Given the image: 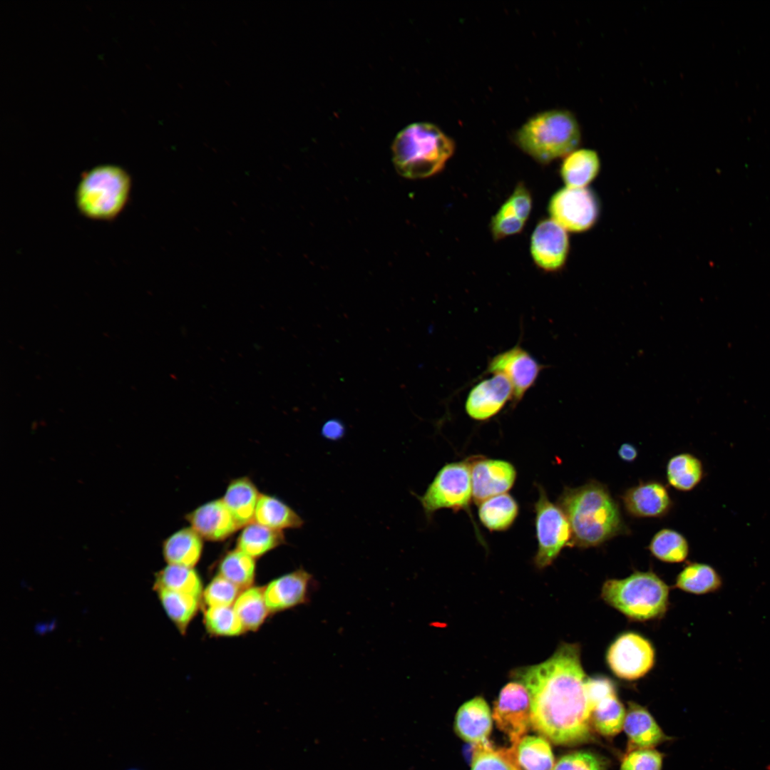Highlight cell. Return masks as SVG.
<instances>
[{"label":"cell","instance_id":"cell-39","mask_svg":"<svg viewBox=\"0 0 770 770\" xmlns=\"http://www.w3.org/2000/svg\"><path fill=\"white\" fill-rule=\"evenodd\" d=\"M553 770H607V763L596 754L578 751L560 757Z\"/></svg>","mask_w":770,"mask_h":770},{"label":"cell","instance_id":"cell-35","mask_svg":"<svg viewBox=\"0 0 770 770\" xmlns=\"http://www.w3.org/2000/svg\"><path fill=\"white\" fill-rule=\"evenodd\" d=\"M648 549L654 558L666 563H681L685 560L689 552L687 538L669 528L659 530L652 537Z\"/></svg>","mask_w":770,"mask_h":770},{"label":"cell","instance_id":"cell-29","mask_svg":"<svg viewBox=\"0 0 770 770\" xmlns=\"http://www.w3.org/2000/svg\"><path fill=\"white\" fill-rule=\"evenodd\" d=\"M154 589L186 593L201 599L204 590L201 578L194 568L169 564L156 573Z\"/></svg>","mask_w":770,"mask_h":770},{"label":"cell","instance_id":"cell-3","mask_svg":"<svg viewBox=\"0 0 770 770\" xmlns=\"http://www.w3.org/2000/svg\"><path fill=\"white\" fill-rule=\"evenodd\" d=\"M454 149L452 139L436 125L417 122L404 127L395 136L392 161L401 176L421 179L441 171Z\"/></svg>","mask_w":770,"mask_h":770},{"label":"cell","instance_id":"cell-22","mask_svg":"<svg viewBox=\"0 0 770 770\" xmlns=\"http://www.w3.org/2000/svg\"><path fill=\"white\" fill-rule=\"evenodd\" d=\"M260 494L247 477L234 479L229 483L222 499L240 528L254 521Z\"/></svg>","mask_w":770,"mask_h":770},{"label":"cell","instance_id":"cell-19","mask_svg":"<svg viewBox=\"0 0 770 770\" xmlns=\"http://www.w3.org/2000/svg\"><path fill=\"white\" fill-rule=\"evenodd\" d=\"M493 716L487 702L481 697H476L463 703L458 709L454 730L457 735L466 742L476 745L489 743L488 736L492 731Z\"/></svg>","mask_w":770,"mask_h":770},{"label":"cell","instance_id":"cell-1","mask_svg":"<svg viewBox=\"0 0 770 770\" xmlns=\"http://www.w3.org/2000/svg\"><path fill=\"white\" fill-rule=\"evenodd\" d=\"M510 674L528 691L535 732L557 745L593 739V704L579 645L563 643L545 661L515 669Z\"/></svg>","mask_w":770,"mask_h":770},{"label":"cell","instance_id":"cell-41","mask_svg":"<svg viewBox=\"0 0 770 770\" xmlns=\"http://www.w3.org/2000/svg\"><path fill=\"white\" fill-rule=\"evenodd\" d=\"M525 221L518 218L505 202L491 221V231L496 240L518 234L523 229Z\"/></svg>","mask_w":770,"mask_h":770},{"label":"cell","instance_id":"cell-4","mask_svg":"<svg viewBox=\"0 0 770 770\" xmlns=\"http://www.w3.org/2000/svg\"><path fill=\"white\" fill-rule=\"evenodd\" d=\"M515 138L525 153L541 163H548L578 149L581 130L571 112L555 109L530 118L518 130Z\"/></svg>","mask_w":770,"mask_h":770},{"label":"cell","instance_id":"cell-44","mask_svg":"<svg viewBox=\"0 0 770 770\" xmlns=\"http://www.w3.org/2000/svg\"><path fill=\"white\" fill-rule=\"evenodd\" d=\"M619 457L625 462H632L638 455L637 448L629 443H622L617 451Z\"/></svg>","mask_w":770,"mask_h":770},{"label":"cell","instance_id":"cell-11","mask_svg":"<svg viewBox=\"0 0 770 770\" xmlns=\"http://www.w3.org/2000/svg\"><path fill=\"white\" fill-rule=\"evenodd\" d=\"M530 699L528 689L514 680L500 690L493 704V719L513 745L516 744L531 727Z\"/></svg>","mask_w":770,"mask_h":770},{"label":"cell","instance_id":"cell-33","mask_svg":"<svg viewBox=\"0 0 770 770\" xmlns=\"http://www.w3.org/2000/svg\"><path fill=\"white\" fill-rule=\"evenodd\" d=\"M625 715V709L616 693L605 696L593 704V729L604 736H614L623 729Z\"/></svg>","mask_w":770,"mask_h":770},{"label":"cell","instance_id":"cell-31","mask_svg":"<svg viewBox=\"0 0 770 770\" xmlns=\"http://www.w3.org/2000/svg\"><path fill=\"white\" fill-rule=\"evenodd\" d=\"M704 468L701 460L689 453L672 456L667 465L669 484L680 491L693 490L702 480Z\"/></svg>","mask_w":770,"mask_h":770},{"label":"cell","instance_id":"cell-40","mask_svg":"<svg viewBox=\"0 0 770 770\" xmlns=\"http://www.w3.org/2000/svg\"><path fill=\"white\" fill-rule=\"evenodd\" d=\"M662 754L653 748H635L622 759L620 770H661Z\"/></svg>","mask_w":770,"mask_h":770},{"label":"cell","instance_id":"cell-36","mask_svg":"<svg viewBox=\"0 0 770 770\" xmlns=\"http://www.w3.org/2000/svg\"><path fill=\"white\" fill-rule=\"evenodd\" d=\"M203 622L207 632L214 636L235 637L246 632L232 606L206 607Z\"/></svg>","mask_w":770,"mask_h":770},{"label":"cell","instance_id":"cell-5","mask_svg":"<svg viewBox=\"0 0 770 770\" xmlns=\"http://www.w3.org/2000/svg\"><path fill=\"white\" fill-rule=\"evenodd\" d=\"M131 177L122 167L100 165L84 172L75 191L80 213L95 220H112L125 207L131 190Z\"/></svg>","mask_w":770,"mask_h":770},{"label":"cell","instance_id":"cell-45","mask_svg":"<svg viewBox=\"0 0 770 770\" xmlns=\"http://www.w3.org/2000/svg\"><path fill=\"white\" fill-rule=\"evenodd\" d=\"M126 770H139V769H134V768H130V769H126Z\"/></svg>","mask_w":770,"mask_h":770},{"label":"cell","instance_id":"cell-21","mask_svg":"<svg viewBox=\"0 0 770 770\" xmlns=\"http://www.w3.org/2000/svg\"><path fill=\"white\" fill-rule=\"evenodd\" d=\"M600 168V158L595 150L580 148L564 158L560 175L566 187L587 188L598 175Z\"/></svg>","mask_w":770,"mask_h":770},{"label":"cell","instance_id":"cell-9","mask_svg":"<svg viewBox=\"0 0 770 770\" xmlns=\"http://www.w3.org/2000/svg\"><path fill=\"white\" fill-rule=\"evenodd\" d=\"M548 211L551 219L565 230L583 232L597 222L601 206L597 195L587 187H565L551 197Z\"/></svg>","mask_w":770,"mask_h":770},{"label":"cell","instance_id":"cell-34","mask_svg":"<svg viewBox=\"0 0 770 770\" xmlns=\"http://www.w3.org/2000/svg\"><path fill=\"white\" fill-rule=\"evenodd\" d=\"M218 575L243 590L252 586L256 573L255 559L238 548L227 552L220 560Z\"/></svg>","mask_w":770,"mask_h":770},{"label":"cell","instance_id":"cell-23","mask_svg":"<svg viewBox=\"0 0 770 770\" xmlns=\"http://www.w3.org/2000/svg\"><path fill=\"white\" fill-rule=\"evenodd\" d=\"M202 538L191 527L180 529L163 543V555L169 565L194 568L202 553Z\"/></svg>","mask_w":770,"mask_h":770},{"label":"cell","instance_id":"cell-38","mask_svg":"<svg viewBox=\"0 0 770 770\" xmlns=\"http://www.w3.org/2000/svg\"><path fill=\"white\" fill-rule=\"evenodd\" d=\"M241 591L235 584L217 575L203 590L202 600L206 607L232 606Z\"/></svg>","mask_w":770,"mask_h":770},{"label":"cell","instance_id":"cell-10","mask_svg":"<svg viewBox=\"0 0 770 770\" xmlns=\"http://www.w3.org/2000/svg\"><path fill=\"white\" fill-rule=\"evenodd\" d=\"M654 649L651 642L635 632L620 635L609 647L607 663L617 677L632 681L644 677L654 664Z\"/></svg>","mask_w":770,"mask_h":770},{"label":"cell","instance_id":"cell-30","mask_svg":"<svg viewBox=\"0 0 770 770\" xmlns=\"http://www.w3.org/2000/svg\"><path fill=\"white\" fill-rule=\"evenodd\" d=\"M156 592L168 617L180 633L185 635L200 609L202 599L192 595L168 590H158Z\"/></svg>","mask_w":770,"mask_h":770},{"label":"cell","instance_id":"cell-43","mask_svg":"<svg viewBox=\"0 0 770 770\" xmlns=\"http://www.w3.org/2000/svg\"><path fill=\"white\" fill-rule=\"evenodd\" d=\"M321 433L325 438L336 441L344 435L345 426L341 421L332 419L324 423Z\"/></svg>","mask_w":770,"mask_h":770},{"label":"cell","instance_id":"cell-14","mask_svg":"<svg viewBox=\"0 0 770 770\" xmlns=\"http://www.w3.org/2000/svg\"><path fill=\"white\" fill-rule=\"evenodd\" d=\"M313 575L299 568L271 580L264 589L270 613L288 610L307 604L314 589Z\"/></svg>","mask_w":770,"mask_h":770},{"label":"cell","instance_id":"cell-7","mask_svg":"<svg viewBox=\"0 0 770 770\" xmlns=\"http://www.w3.org/2000/svg\"><path fill=\"white\" fill-rule=\"evenodd\" d=\"M418 498L428 520L443 508L470 512L473 492L468 458L444 465Z\"/></svg>","mask_w":770,"mask_h":770},{"label":"cell","instance_id":"cell-2","mask_svg":"<svg viewBox=\"0 0 770 770\" xmlns=\"http://www.w3.org/2000/svg\"><path fill=\"white\" fill-rule=\"evenodd\" d=\"M557 504L570 525L573 546L596 547L630 533L618 503L607 486L599 481L591 480L576 488L565 487Z\"/></svg>","mask_w":770,"mask_h":770},{"label":"cell","instance_id":"cell-13","mask_svg":"<svg viewBox=\"0 0 770 770\" xmlns=\"http://www.w3.org/2000/svg\"><path fill=\"white\" fill-rule=\"evenodd\" d=\"M471 467L473 501H482L505 493L514 485L517 471L509 461L477 456L468 458Z\"/></svg>","mask_w":770,"mask_h":770},{"label":"cell","instance_id":"cell-27","mask_svg":"<svg viewBox=\"0 0 770 770\" xmlns=\"http://www.w3.org/2000/svg\"><path fill=\"white\" fill-rule=\"evenodd\" d=\"M254 521L279 530L300 528L304 525L303 519L282 500L262 493L257 504Z\"/></svg>","mask_w":770,"mask_h":770},{"label":"cell","instance_id":"cell-6","mask_svg":"<svg viewBox=\"0 0 770 770\" xmlns=\"http://www.w3.org/2000/svg\"><path fill=\"white\" fill-rule=\"evenodd\" d=\"M609 605L636 621L662 617L669 605V587L652 571H636L623 579H609L601 590Z\"/></svg>","mask_w":770,"mask_h":770},{"label":"cell","instance_id":"cell-24","mask_svg":"<svg viewBox=\"0 0 770 770\" xmlns=\"http://www.w3.org/2000/svg\"><path fill=\"white\" fill-rule=\"evenodd\" d=\"M509 749L518 770H553L554 755L543 736L525 735Z\"/></svg>","mask_w":770,"mask_h":770},{"label":"cell","instance_id":"cell-16","mask_svg":"<svg viewBox=\"0 0 770 770\" xmlns=\"http://www.w3.org/2000/svg\"><path fill=\"white\" fill-rule=\"evenodd\" d=\"M513 387L507 378L502 374H493L470 390L465 409L470 418L486 421L497 415L509 400H513Z\"/></svg>","mask_w":770,"mask_h":770},{"label":"cell","instance_id":"cell-8","mask_svg":"<svg viewBox=\"0 0 770 770\" xmlns=\"http://www.w3.org/2000/svg\"><path fill=\"white\" fill-rule=\"evenodd\" d=\"M538 489L539 496L534 507L538 550L534 562L538 568H544L553 563L565 547H573V535L563 510L550 501L543 486H538Z\"/></svg>","mask_w":770,"mask_h":770},{"label":"cell","instance_id":"cell-20","mask_svg":"<svg viewBox=\"0 0 770 770\" xmlns=\"http://www.w3.org/2000/svg\"><path fill=\"white\" fill-rule=\"evenodd\" d=\"M623 729L630 744L635 748H653L668 737L645 707L630 702Z\"/></svg>","mask_w":770,"mask_h":770},{"label":"cell","instance_id":"cell-25","mask_svg":"<svg viewBox=\"0 0 770 770\" xmlns=\"http://www.w3.org/2000/svg\"><path fill=\"white\" fill-rule=\"evenodd\" d=\"M478 505L480 521L490 531L507 530L519 513L517 501L508 493L491 497Z\"/></svg>","mask_w":770,"mask_h":770},{"label":"cell","instance_id":"cell-12","mask_svg":"<svg viewBox=\"0 0 770 770\" xmlns=\"http://www.w3.org/2000/svg\"><path fill=\"white\" fill-rule=\"evenodd\" d=\"M545 366L519 344L495 355L489 361L486 373L502 374L510 381L513 401L517 404L535 384Z\"/></svg>","mask_w":770,"mask_h":770},{"label":"cell","instance_id":"cell-17","mask_svg":"<svg viewBox=\"0 0 770 770\" xmlns=\"http://www.w3.org/2000/svg\"><path fill=\"white\" fill-rule=\"evenodd\" d=\"M185 518L202 539L209 541L224 540L240 528L222 498L204 503Z\"/></svg>","mask_w":770,"mask_h":770},{"label":"cell","instance_id":"cell-18","mask_svg":"<svg viewBox=\"0 0 770 770\" xmlns=\"http://www.w3.org/2000/svg\"><path fill=\"white\" fill-rule=\"evenodd\" d=\"M622 499L626 511L637 518H660L667 515L672 506L667 488L654 481L628 488Z\"/></svg>","mask_w":770,"mask_h":770},{"label":"cell","instance_id":"cell-42","mask_svg":"<svg viewBox=\"0 0 770 770\" xmlns=\"http://www.w3.org/2000/svg\"><path fill=\"white\" fill-rule=\"evenodd\" d=\"M515 215L525 222L532 207V198L529 190L523 183H518L513 192L505 201Z\"/></svg>","mask_w":770,"mask_h":770},{"label":"cell","instance_id":"cell-37","mask_svg":"<svg viewBox=\"0 0 770 770\" xmlns=\"http://www.w3.org/2000/svg\"><path fill=\"white\" fill-rule=\"evenodd\" d=\"M478 746L471 770H518L509 748L495 749L490 743Z\"/></svg>","mask_w":770,"mask_h":770},{"label":"cell","instance_id":"cell-15","mask_svg":"<svg viewBox=\"0 0 770 770\" xmlns=\"http://www.w3.org/2000/svg\"><path fill=\"white\" fill-rule=\"evenodd\" d=\"M569 237L562 226L553 219L540 221L530 241V252L535 264L548 272L561 269L568 258Z\"/></svg>","mask_w":770,"mask_h":770},{"label":"cell","instance_id":"cell-28","mask_svg":"<svg viewBox=\"0 0 770 770\" xmlns=\"http://www.w3.org/2000/svg\"><path fill=\"white\" fill-rule=\"evenodd\" d=\"M284 543L282 530L252 521L243 527L237 540V548L256 559Z\"/></svg>","mask_w":770,"mask_h":770},{"label":"cell","instance_id":"cell-32","mask_svg":"<svg viewBox=\"0 0 770 770\" xmlns=\"http://www.w3.org/2000/svg\"><path fill=\"white\" fill-rule=\"evenodd\" d=\"M232 607L245 631H257L270 614L262 587L252 585L242 590Z\"/></svg>","mask_w":770,"mask_h":770},{"label":"cell","instance_id":"cell-26","mask_svg":"<svg viewBox=\"0 0 770 770\" xmlns=\"http://www.w3.org/2000/svg\"><path fill=\"white\" fill-rule=\"evenodd\" d=\"M675 587L688 593L702 595L719 591L723 587V579L713 566L690 563L677 575Z\"/></svg>","mask_w":770,"mask_h":770}]
</instances>
